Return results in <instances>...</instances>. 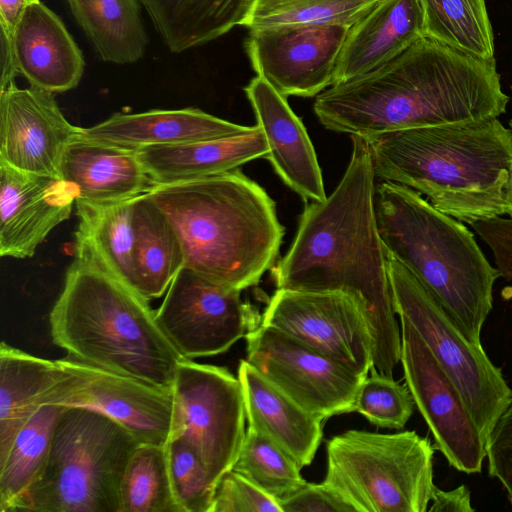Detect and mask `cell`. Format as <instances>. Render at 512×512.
<instances>
[{
	"label": "cell",
	"mask_w": 512,
	"mask_h": 512,
	"mask_svg": "<svg viewBox=\"0 0 512 512\" xmlns=\"http://www.w3.org/2000/svg\"><path fill=\"white\" fill-rule=\"evenodd\" d=\"M240 293L183 267L155 311L156 321L183 358L222 354L261 324L262 314Z\"/></svg>",
	"instance_id": "obj_11"
},
{
	"label": "cell",
	"mask_w": 512,
	"mask_h": 512,
	"mask_svg": "<svg viewBox=\"0 0 512 512\" xmlns=\"http://www.w3.org/2000/svg\"><path fill=\"white\" fill-rule=\"evenodd\" d=\"M38 0H0V30L12 38L25 9Z\"/></svg>",
	"instance_id": "obj_43"
},
{
	"label": "cell",
	"mask_w": 512,
	"mask_h": 512,
	"mask_svg": "<svg viewBox=\"0 0 512 512\" xmlns=\"http://www.w3.org/2000/svg\"><path fill=\"white\" fill-rule=\"evenodd\" d=\"M432 505L430 512H473L475 508L471 503V492L469 488L461 484L458 487L444 491L437 486L434 487Z\"/></svg>",
	"instance_id": "obj_42"
},
{
	"label": "cell",
	"mask_w": 512,
	"mask_h": 512,
	"mask_svg": "<svg viewBox=\"0 0 512 512\" xmlns=\"http://www.w3.org/2000/svg\"><path fill=\"white\" fill-rule=\"evenodd\" d=\"M488 473L497 479L512 505V394L485 441Z\"/></svg>",
	"instance_id": "obj_39"
},
{
	"label": "cell",
	"mask_w": 512,
	"mask_h": 512,
	"mask_svg": "<svg viewBox=\"0 0 512 512\" xmlns=\"http://www.w3.org/2000/svg\"><path fill=\"white\" fill-rule=\"evenodd\" d=\"M508 102L496 61L423 37L386 64L324 90L314 112L326 129L369 139L499 117Z\"/></svg>",
	"instance_id": "obj_2"
},
{
	"label": "cell",
	"mask_w": 512,
	"mask_h": 512,
	"mask_svg": "<svg viewBox=\"0 0 512 512\" xmlns=\"http://www.w3.org/2000/svg\"><path fill=\"white\" fill-rule=\"evenodd\" d=\"M302 466L265 434L251 427L232 470L238 472L278 503L296 493L307 481Z\"/></svg>",
	"instance_id": "obj_34"
},
{
	"label": "cell",
	"mask_w": 512,
	"mask_h": 512,
	"mask_svg": "<svg viewBox=\"0 0 512 512\" xmlns=\"http://www.w3.org/2000/svg\"><path fill=\"white\" fill-rule=\"evenodd\" d=\"M1 42V77H0V90L15 83V78L18 76L15 57L12 47V38L0 32Z\"/></svg>",
	"instance_id": "obj_44"
},
{
	"label": "cell",
	"mask_w": 512,
	"mask_h": 512,
	"mask_svg": "<svg viewBox=\"0 0 512 512\" xmlns=\"http://www.w3.org/2000/svg\"><path fill=\"white\" fill-rule=\"evenodd\" d=\"M365 140L376 177L427 196L437 210L468 224L507 214L512 131L498 117Z\"/></svg>",
	"instance_id": "obj_4"
},
{
	"label": "cell",
	"mask_w": 512,
	"mask_h": 512,
	"mask_svg": "<svg viewBox=\"0 0 512 512\" xmlns=\"http://www.w3.org/2000/svg\"><path fill=\"white\" fill-rule=\"evenodd\" d=\"M148 300L75 255L49 316L67 355L171 390L183 357L161 331Z\"/></svg>",
	"instance_id": "obj_5"
},
{
	"label": "cell",
	"mask_w": 512,
	"mask_h": 512,
	"mask_svg": "<svg viewBox=\"0 0 512 512\" xmlns=\"http://www.w3.org/2000/svg\"><path fill=\"white\" fill-rule=\"evenodd\" d=\"M361 383L353 411L380 428L402 429L413 414L415 402L405 384L379 373L374 367Z\"/></svg>",
	"instance_id": "obj_36"
},
{
	"label": "cell",
	"mask_w": 512,
	"mask_h": 512,
	"mask_svg": "<svg viewBox=\"0 0 512 512\" xmlns=\"http://www.w3.org/2000/svg\"><path fill=\"white\" fill-rule=\"evenodd\" d=\"M434 450L415 431L348 430L327 442L323 482L357 512H425L436 486Z\"/></svg>",
	"instance_id": "obj_8"
},
{
	"label": "cell",
	"mask_w": 512,
	"mask_h": 512,
	"mask_svg": "<svg viewBox=\"0 0 512 512\" xmlns=\"http://www.w3.org/2000/svg\"><path fill=\"white\" fill-rule=\"evenodd\" d=\"M80 129L66 119L51 92L16 83L0 90V162L60 178L63 154Z\"/></svg>",
	"instance_id": "obj_17"
},
{
	"label": "cell",
	"mask_w": 512,
	"mask_h": 512,
	"mask_svg": "<svg viewBox=\"0 0 512 512\" xmlns=\"http://www.w3.org/2000/svg\"><path fill=\"white\" fill-rule=\"evenodd\" d=\"M59 177L74 191L76 201L110 205L145 194L153 185L138 154L76 135L63 154Z\"/></svg>",
	"instance_id": "obj_21"
},
{
	"label": "cell",
	"mask_w": 512,
	"mask_h": 512,
	"mask_svg": "<svg viewBox=\"0 0 512 512\" xmlns=\"http://www.w3.org/2000/svg\"><path fill=\"white\" fill-rule=\"evenodd\" d=\"M248 427L260 431L302 467L312 463L323 437V421L267 380L247 360L238 367Z\"/></svg>",
	"instance_id": "obj_24"
},
{
	"label": "cell",
	"mask_w": 512,
	"mask_h": 512,
	"mask_svg": "<svg viewBox=\"0 0 512 512\" xmlns=\"http://www.w3.org/2000/svg\"><path fill=\"white\" fill-rule=\"evenodd\" d=\"M470 225L490 247L499 275L512 280V217L500 216Z\"/></svg>",
	"instance_id": "obj_41"
},
{
	"label": "cell",
	"mask_w": 512,
	"mask_h": 512,
	"mask_svg": "<svg viewBox=\"0 0 512 512\" xmlns=\"http://www.w3.org/2000/svg\"><path fill=\"white\" fill-rule=\"evenodd\" d=\"M65 408L41 406L0 459L1 512H24L28 496L47 464L54 428Z\"/></svg>",
	"instance_id": "obj_31"
},
{
	"label": "cell",
	"mask_w": 512,
	"mask_h": 512,
	"mask_svg": "<svg viewBox=\"0 0 512 512\" xmlns=\"http://www.w3.org/2000/svg\"><path fill=\"white\" fill-rule=\"evenodd\" d=\"M172 393L169 439L186 443L217 486L232 469L246 434L240 380L224 367L183 358Z\"/></svg>",
	"instance_id": "obj_10"
},
{
	"label": "cell",
	"mask_w": 512,
	"mask_h": 512,
	"mask_svg": "<svg viewBox=\"0 0 512 512\" xmlns=\"http://www.w3.org/2000/svg\"><path fill=\"white\" fill-rule=\"evenodd\" d=\"M261 325L294 336L363 377L373 367L368 319L360 304L344 292L277 289Z\"/></svg>",
	"instance_id": "obj_14"
},
{
	"label": "cell",
	"mask_w": 512,
	"mask_h": 512,
	"mask_svg": "<svg viewBox=\"0 0 512 512\" xmlns=\"http://www.w3.org/2000/svg\"><path fill=\"white\" fill-rule=\"evenodd\" d=\"M380 0H254L241 24L250 31L285 27L344 25L351 27Z\"/></svg>",
	"instance_id": "obj_33"
},
{
	"label": "cell",
	"mask_w": 512,
	"mask_h": 512,
	"mask_svg": "<svg viewBox=\"0 0 512 512\" xmlns=\"http://www.w3.org/2000/svg\"><path fill=\"white\" fill-rule=\"evenodd\" d=\"M279 505L282 512H357L336 489L324 482H306Z\"/></svg>",
	"instance_id": "obj_40"
},
{
	"label": "cell",
	"mask_w": 512,
	"mask_h": 512,
	"mask_svg": "<svg viewBox=\"0 0 512 512\" xmlns=\"http://www.w3.org/2000/svg\"><path fill=\"white\" fill-rule=\"evenodd\" d=\"M146 195L173 226L184 267L242 291L276 264L285 229L275 202L239 169L152 185Z\"/></svg>",
	"instance_id": "obj_3"
},
{
	"label": "cell",
	"mask_w": 512,
	"mask_h": 512,
	"mask_svg": "<svg viewBox=\"0 0 512 512\" xmlns=\"http://www.w3.org/2000/svg\"><path fill=\"white\" fill-rule=\"evenodd\" d=\"M423 37L418 0H380L349 28L338 57L334 85L386 64Z\"/></svg>",
	"instance_id": "obj_22"
},
{
	"label": "cell",
	"mask_w": 512,
	"mask_h": 512,
	"mask_svg": "<svg viewBox=\"0 0 512 512\" xmlns=\"http://www.w3.org/2000/svg\"><path fill=\"white\" fill-rule=\"evenodd\" d=\"M425 37L473 57L495 60L494 36L485 0H418Z\"/></svg>",
	"instance_id": "obj_32"
},
{
	"label": "cell",
	"mask_w": 512,
	"mask_h": 512,
	"mask_svg": "<svg viewBox=\"0 0 512 512\" xmlns=\"http://www.w3.org/2000/svg\"><path fill=\"white\" fill-rule=\"evenodd\" d=\"M137 198L110 205L75 202V255L95 263L133 290Z\"/></svg>",
	"instance_id": "obj_26"
},
{
	"label": "cell",
	"mask_w": 512,
	"mask_h": 512,
	"mask_svg": "<svg viewBox=\"0 0 512 512\" xmlns=\"http://www.w3.org/2000/svg\"><path fill=\"white\" fill-rule=\"evenodd\" d=\"M351 138V158L339 184L324 201L306 204L294 241L272 276L277 289L352 296L370 325L373 367L393 376L401 359V329L378 229L376 176L367 141Z\"/></svg>",
	"instance_id": "obj_1"
},
{
	"label": "cell",
	"mask_w": 512,
	"mask_h": 512,
	"mask_svg": "<svg viewBox=\"0 0 512 512\" xmlns=\"http://www.w3.org/2000/svg\"><path fill=\"white\" fill-rule=\"evenodd\" d=\"M344 25L250 31L245 49L258 76L281 95L313 97L334 85Z\"/></svg>",
	"instance_id": "obj_16"
},
{
	"label": "cell",
	"mask_w": 512,
	"mask_h": 512,
	"mask_svg": "<svg viewBox=\"0 0 512 512\" xmlns=\"http://www.w3.org/2000/svg\"><path fill=\"white\" fill-rule=\"evenodd\" d=\"M401 359L406 385L449 465L466 473H481L485 439L464 399L414 330L400 318Z\"/></svg>",
	"instance_id": "obj_15"
},
{
	"label": "cell",
	"mask_w": 512,
	"mask_h": 512,
	"mask_svg": "<svg viewBox=\"0 0 512 512\" xmlns=\"http://www.w3.org/2000/svg\"><path fill=\"white\" fill-rule=\"evenodd\" d=\"M57 362L63 376L43 396L42 406L90 409L123 426L139 443L166 446L172 422L171 390L70 355Z\"/></svg>",
	"instance_id": "obj_13"
},
{
	"label": "cell",
	"mask_w": 512,
	"mask_h": 512,
	"mask_svg": "<svg viewBox=\"0 0 512 512\" xmlns=\"http://www.w3.org/2000/svg\"><path fill=\"white\" fill-rule=\"evenodd\" d=\"M210 512H282L279 503L234 470L216 487Z\"/></svg>",
	"instance_id": "obj_38"
},
{
	"label": "cell",
	"mask_w": 512,
	"mask_h": 512,
	"mask_svg": "<svg viewBox=\"0 0 512 512\" xmlns=\"http://www.w3.org/2000/svg\"><path fill=\"white\" fill-rule=\"evenodd\" d=\"M245 339L246 360L309 413L325 421L353 412L366 377L277 328L260 324Z\"/></svg>",
	"instance_id": "obj_12"
},
{
	"label": "cell",
	"mask_w": 512,
	"mask_h": 512,
	"mask_svg": "<svg viewBox=\"0 0 512 512\" xmlns=\"http://www.w3.org/2000/svg\"><path fill=\"white\" fill-rule=\"evenodd\" d=\"M99 57L129 64L141 59L148 38L138 0H67Z\"/></svg>",
	"instance_id": "obj_30"
},
{
	"label": "cell",
	"mask_w": 512,
	"mask_h": 512,
	"mask_svg": "<svg viewBox=\"0 0 512 512\" xmlns=\"http://www.w3.org/2000/svg\"><path fill=\"white\" fill-rule=\"evenodd\" d=\"M184 265L183 248L171 223L146 193L138 196L134 291L148 301L163 296Z\"/></svg>",
	"instance_id": "obj_29"
},
{
	"label": "cell",
	"mask_w": 512,
	"mask_h": 512,
	"mask_svg": "<svg viewBox=\"0 0 512 512\" xmlns=\"http://www.w3.org/2000/svg\"><path fill=\"white\" fill-rule=\"evenodd\" d=\"M153 185L193 180L238 169L266 158L268 144L256 125L244 134L136 151Z\"/></svg>",
	"instance_id": "obj_25"
},
{
	"label": "cell",
	"mask_w": 512,
	"mask_h": 512,
	"mask_svg": "<svg viewBox=\"0 0 512 512\" xmlns=\"http://www.w3.org/2000/svg\"><path fill=\"white\" fill-rule=\"evenodd\" d=\"M121 512H180L171 489L165 446L140 443L120 487Z\"/></svg>",
	"instance_id": "obj_35"
},
{
	"label": "cell",
	"mask_w": 512,
	"mask_h": 512,
	"mask_svg": "<svg viewBox=\"0 0 512 512\" xmlns=\"http://www.w3.org/2000/svg\"><path fill=\"white\" fill-rule=\"evenodd\" d=\"M506 212L507 215L512 217V171L509 179V183L506 189Z\"/></svg>",
	"instance_id": "obj_45"
},
{
	"label": "cell",
	"mask_w": 512,
	"mask_h": 512,
	"mask_svg": "<svg viewBox=\"0 0 512 512\" xmlns=\"http://www.w3.org/2000/svg\"><path fill=\"white\" fill-rule=\"evenodd\" d=\"M18 75L51 93L74 89L84 72L82 51L61 19L39 0L30 4L12 36Z\"/></svg>",
	"instance_id": "obj_20"
},
{
	"label": "cell",
	"mask_w": 512,
	"mask_h": 512,
	"mask_svg": "<svg viewBox=\"0 0 512 512\" xmlns=\"http://www.w3.org/2000/svg\"><path fill=\"white\" fill-rule=\"evenodd\" d=\"M171 52L210 42L243 23L254 0H138Z\"/></svg>",
	"instance_id": "obj_28"
},
{
	"label": "cell",
	"mask_w": 512,
	"mask_h": 512,
	"mask_svg": "<svg viewBox=\"0 0 512 512\" xmlns=\"http://www.w3.org/2000/svg\"><path fill=\"white\" fill-rule=\"evenodd\" d=\"M76 198L58 177L21 171L0 162V255L25 259L60 223Z\"/></svg>",
	"instance_id": "obj_18"
},
{
	"label": "cell",
	"mask_w": 512,
	"mask_h": 512,
	"mask_svg": "<svg viewBox=\"0 0 512 512\" xmlns=\"http://www.w3.org/2000/svg\"><path fill=\"white\" fill-rule=\"evenodd\" d=\"M138 444L111 418L66 407L24 512H121L122 477Z\"/></svg>",
	"instance_id": "obj_7"
},
{
	"label": "cell",
	"mask_w": 512,
	"mask_h": 512,
	"mask_svg": "<svg viewBox=\"0 0 512 512\" xmlns=\"http://www.w3.org/2000/svg\"><path fill=\"white\" fill-rule=\"evenodd\" d=\"M375 210L386 254L419 281L472 343L482 346L481 330L500 275L473 234L417 191L394 182L376 187Z\"/></svg>",
	"instance_id": "obj_6"
},
{
	"label": "cell",
	"mask_w": 512,
	"mask_h": 512,
	"mask_svg": "<svg viewBox=\"0 0 512 512\" xmlns=\"http://www.w3.org/2000/svg\"><path fill=\"white\" fill-rule=\"evenodd\" d=\"M254 126H243L198 108L152 109L141 113H114L106 120L81 128L91 139L139 150L150 146L178 145L240 135Z\"/></svg>",
	"instance_id": "obj_23"
},
{
	"label": "cell",
	"mask_w": 512,
	"mask_h": 512,
	"mask_svg": "<svg viewBox=\"0 0 512 512\" xmlns=\"http://www.w3.org/2000/svg\"><path fill=\"white\" fill-rule=\"evenodd\" d=\"M57 362L0 344V459L42 406L43 396L62 378Z\"/></svg>",
	"instance_id": "obj_27"
},
{
	"label": "cell",
	"mask_w": 512,
	"mask_h": 512,
	"mask_svg": "<svg viewBox=\"0 0 512 512\" xmlns=\"http://www.w3.org/2000/svg\"><path fill=\"white\" fill-rule=\"evenodd\" d=\"M244 91L265 135L269 148L266 159L275 172L305 201H324L327 197L314 147L286 97L258 75Z\"/></svg>",
	"instance_id": "obj_19"
},
{
	"label": "cell",
	"mask_w": 512,
	"mask_h": 512,
	"mask_svg": "<svg viewBox=\"0 0 512 512\" xmlns=\"http://www.w3.org/2000/svg\"><path fill=\"white\" fill-rule=\"evenodd\" d=\"M165 451L171 489L180 512H210L217 486L196 453L175 438L168 440Z\"/></svg>",
	"instance_id": "obj_37"
},
{
	"label": "cell",
	"mask_w": 512,
	"mask_h": 512,
	"mask_svg": "<svg viewBox=\"0 0 512 512\" xmlns=\"http://www.w3.org/2000/svg\"><path fill=\"white\" fill-rule=\"evenodd\" d=\"M511 89H512V87H511ZM509 124H510L511 131H512V119L510 120Z\"/></svg>",
	"instance_id": "obj_46"
},
{
	"label": "cell",
	"mask_w": 512,
	"mask_h": 512,
	"mask_svg": "<svg viewBox=\"0 0 512 512\" xmlns=\"http://www.w3.org/2000/svg\"><path fill=\"white\" fill-rule=\"evenodd\" d=\"M387 262L396 314L414 328L458 388L486 441L512 394L500 368L403 265L388 255Z\"/></svg>",
	"instance_id": "obj_9"
}]
</instances>
